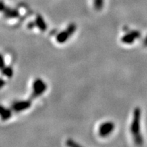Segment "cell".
I'll return each instance as SVG.
<instances>
[{"label": "cell", "instance_id": "1", "mask_svg": "<svg viewBox=\"0 0 147 147\" xmlns=\"http://www.w3.org/2000/svg\"><path fill=\"white\" fill-rule=\"evenodd\" d=\"M140 118L141 110L140 108L137 107L134 109L133 121L131 125V132L133 135L134 141L136 145L140 146L144 143L142 135L140 133Z\"/></svg>", "mask_w": 147, "mask_h": 147}, {"label": "cell", "instance_id": "2", "mask_svg": "<svg viewBox=\"0 0 147 147\" xmlns=\"http://www.w3.org/2000/svg\"><path fill=\"white\" fill-rule=\"evenodd\" d=\"M47 89V84L42 79L37 78L34 82L32 86V93L31 95V99H35L45 93Z\"/></svg>", "mask_w": 147, "mask_h": 147}, {"label": "cell", "instance_id": "3", "mask_svg": "<svg viewBox=\"0 0 147 147\" xmlns=\"http://www.w3.org/2000/svg\"><path fill=\"white\" fill-rule=\"evenodd\" d=\"M141 34L139 31L133 30L131 32H129L125 34L121 38V41L123 42L124 44L127 45H131L136 40L140 38Z\"/></svg>", "mask_w": 147, "mask_h": 147}, {"label": "cell", "instance_id": "4", "mask_svg": "<svg viewBox=\"0 0 147 147\" xmlns=\"http://www.w3.org/2000/svg\"><path fill=\"white\" fill-rule=\"evenodd\" d=\"M115 127V124L111 121L104 123L101 125L99 128V134L101 137H106L113 131Z\"/></svg>", "mask_w": 147, "mask_h": 147}, {"label": "cell", "instance_id": "5", "mask_svg": "<svg viewBox=\"0 0 147 147\" xmlns=\"http://www.w3.org/2000/svg\"><path fill=\"white\" fill-rule=\"evenodd\" d=\"M31 105H32V102L30 100L19 101V102H16L12 104V110L14 112L18 113V112H21L28 109Z\"/></svg>", "mask_w": 147, "mask_h": 147}, {"label": "cell", "instance_id": "6", "mask_svg": "<svg viewBox=\"0 0 147 147\" xmlns=\"http://www.w3.org/2000/svg\"><path fill=\"white\" fill-rule=\"evenodd\" d=\"M12 108L5 107L4 106L0 104V118L3 121H8L12 117Z\"/></svg>", "mask_w": 147, "mask_h": 147}, {"label": "cell", "instance_id": "7", "mask_svg": "<svg viewBox=\"0 0 147 147\" xmlns=\"http://www.w3.org/2000/svg\"><path fill=\"white\" fill-rule=\"evenodd\" d=\"M71 35L69 34L68 31L66 29L65 31H63L61 33H59L57 36V41L59 43L63 44L64 42L67 41L68 40L69 37L71 36Z\"/></svg>", "mask_w": 147, "mask_h": 147}, {"label": "cell", "instance_id": "8", "mask_svg": "<svg viewBox=\"0 0 147 147\" xmlns=\"http://www.w3.org/2000/svg\"><path fill=\"white\" fill-rule=\"evenodd\" d=\"M35 23H36V26L38 27L40 30L42 31V32H45V31L47 30V24H46V23L45 22V20L43 19V18H42L40 15L37 16Z\"/></svg>", "mask_w": 147, "mask_h": 147}, {"label": "cell", "instance_id": "9", "mask_svg": "<svg viewBox=\"0 0 147 147\" xmlns=\"http://www.w3.org/2000/svg\"><path fill=\"white\" fill-rule=\"evenodd\" d=\"M3 13L6 18H16L18 16V12L16 10H13V9H10L8 8H5V9L3 11Z\"/></svg>", "mask_w": 147, "mask_h": 147}, {"label": "cell", "instance_id": "10", "mask_svg": "<svg viewBox=\"0 0 147 147\" xmlns=\"http://www.w3.org/2000/svg\"><path fill=\"white\" fill-rule=\"evenodd\" d=\"M1 73L3 76L8 77V78H11L13 75V69L11 67H5L1 70Z\"/></svg>", "mask_w": 147, "mask_h": 147}, {"label": "cell", "instance_id": "11", "mask_svg": "<svg viewBox=\"0 0 147 147\" xmlns=\"http://www.w3.org/2000/svg\"><path fill=\"white\" fill-rule=\"evenodd\" d=\"M104 0H94V6L97 10H100L103 8Z\"/></svg>", "mask_w": 147, "mask_h": 147}, {"label": "cell", "instance_id": "12", "mask_svg": "<svg viewBox=\"0 0 147 147\" xmlns=\"http://www.w3.org/2000/svg\"><path fill=\"white\" fill-rule=\"evenodd\" d=\"M5 67V63L4 57L1 54H0V70H2V69Z\"/></svg>", "mask_w": 147, "mask_h": 147}, {"label": "cell", "instance_id": "13", "mask_svg": "<svg viewBox=\"0 0 147 147\" xmlns=\"http://www.w3.org/2000/svg\"><path fill=\"white\" fill-rule=\"evenodd\" d=\"M67 146H78V145L77 144L76 142H74L72 140H67Z\"/></svg>", "mask_w": 147, "mask_h": 147}, {"label": "cell", "instance_id": "14", "mask_svg": "<svg viewBox=\"0 0 147 147\" xmlns=\"http://www.w3.org/2000/svg\"><path fill=\"white\" fill-rule=\"evenodd\" d=\"M5 84V81L2 78H0V89L1 88H3L4 87V85Z\"/></svg>", "mask_w": 147, "mask_h": 147}, {"label": "cell", "instance_id": "15", "mask_svg": "<svg viewBox=\"0 0 147 147\" xmlns=\"http://www.w3.org/2000/svg\"><path fill=\"white\" fill-rule=\"evenodd\" d=\"M36 23L35 22H30L28 25H27V27H28V28L29 29H32L34 28V26H36Z\"/></svg>", "mask_w": 147, "mask_h": 147}, {"label": "cell", "instance_id": "16", "mask_svg": "<svg viewBox=\"0 0 147 147\" xmlns=\"http://www.w3.org/2000/svg\"><path fill=\"white\" fill-rule=\"evenodd\" d=\"M143 44H144V47H147V36L145 38V39L144 40V42H143Z\"/></svg>", "mask_w": 147, "mask_h": 147}]
</instances>
